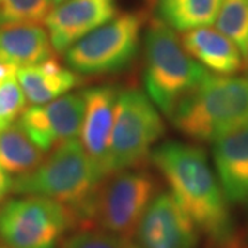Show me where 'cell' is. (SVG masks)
I'll list each match as a JSON object with an SVG mask.
<instances>
[{
  "label": "cell",
  "mask_w": 248,
  "mask_h": 248,
  "mask_svg": "<svg viewBox=\"0 0 248 248\" xmlns=\"http://www.w3.org/2000/svg\"><path fill=\"white\" fill-rule=\"evenodd\" d=\"M217 29L239 47L246 60L248 53V0H222L217 16Z\"/></svg>",
  "instance_id": "cell-19"
},
{
  "label": "cell",
  "mask_w": 248,
  "mask_h": 248,
  "mask_svg": "<svg viewBox=\"0 0 248 248\" xmlns=\"http://www.w3.org/2000/svg\"><path fill=\"white\" fill-rule=\"evenodd\" d=\"M170 120L186 138L213 143L248 124V76L211 75L186 95Z\"/></svg>",
  "instance_id": "cell-3"
},
{
  "label": "cell",
  "mask_w": 248,
  "mask_h": 248,
  "mask_svg": "<svg viewBox=\"0 0 248 248\" xmlns=\"http://www.w3.org/2000/svg\"><path fill=\"white\" fill-rule=\"evenodd\" d=\"M116 14V0H63L58 3L45 19L54 51L65 53Z\"/></svg>",
  "instance_id": "cell-11"
},
{
  "label": "cell",
  "mask_w": 248,
  "mask_h": 248,
  "mask_svg": "<svg viewBox=\"0 0 248 248\" xmlns=\"http://www.w3.org/2000/svg\"><path fill=\"white\" fill-rule=\"evenodd\" d=\"M17 80L31 105H42L71 93L79 86L80 76L63 66L55 57L17 69Z\"/></svg>",
  "instance_id": "cell-15"
},
{
  "label": "cell",
  "mask_w": 248,
  "mask_h": 248,
  "mask_svg": "<svg viewBox=\"0 0 248 248\" xmlns=\"http://www.w3.org/2000/svg\"><path fill=\"white\" fill-rule=\"evenodd\" d=\"M27 98L17 80V75L0 83V130L9 127L27 109Z\"/></svg>",
  "instance_id": "cell-22"
},
{
  "label": "cell",
  "mask_w": 248,
  "mask_h": 248,
  "mask_svg": "<svg viewBox=\"0 0 248 248\" xmlns=\"http://www.w3.org/2000/svg\"><path fill=\"white\" fill-rule=\"evenodd\" d=\"M13 192V178L0 167V205L6 202L7 196Z\"/></svg>",
  "instance_id": "cell-23"
},
{
  "label": "cell",
  "mask_w": 248,
  "mask_h": 248,
  "mask_svg": "<svg viewBox=\"0 0 248 248\" xmlns=\"http://www.w3.org/2000/svg\"><path fill=\"white\" fill-rule=\"evenodd\" d=\"M60 248H138L135 240L99 229H80L62 241Z\"/></svg>",
  "instance_id": "cell-21"
},
{
  "label": "cell",
  "mask_w": 248,
  "mask_h": 248,
  "mask_svg": "<svg viewBox=\"0 0 248 248\" xmlns=\"http://www.w3.org/2000/svg\"><path fill=\"white\" fill-rule=\"evenodd\" d=\"M46 159L18 123L0 130V167L10 175H25Z\"/></svg>",
  "instance_id": "cell-17"
},
{
  "label": "cell",
  "mask_w": 248,
  "mask_h": 248,
  "mask_svg": "<svg viewBox=\"0 0 248 248\" xmlns=\"http://www.w3.org/2000/svg\"><path fill=\"white\" fill-rule=\"evenodd\" d=\"M0 248H6V247H4V246H3V244L0 243Z\"/></svg>",
  "instance_id": "cell-28"
},
{
  "label": "cell",
  "mask_w": 248,
  "mask_h": 248,
  "mask_svg": "<svg viewBox=\"0 0 248 248\" xmlns=\"http://www.w3.org/2000/svg\"><path fill=\"white\" fill-rule=\"evenodd\" d=\"M246 241H247V246H248V232H247V236H246Z\"/></svg>",
  "instance_id": "cell-27"
},
{
  "label": "cell",
  "mask_w": 248,
  "mask_h": 248,
  "mask_svg": "<svg viewBox=\"0 0 248 248\" xmlns=\"http://www.w3.org/2000/svg\"><path fill=\"white\" fill-rule=\"evenodd\" d=\"M166 131L160 110L140 89L119 91L108 152L109 175L141 167Z\"/></svg>",
  "instance_id": "cell-5"
},
{
  "label": "cell",
  "mask_w": 248,
  "mask_h": 248,
  "mask_svg": "<svg viewBox=\"0 0 248 248\" xmlns=\"http://www.w3.org/2000/svg\"><path fill=\"white\" fill-rule=\"evenodd\" d=\"M179 39L186 53L208 72L232 76L246 69V60L239 47L218 29L196 28L184 32Z\"/></svg>",
  "instance_id": "cell-14"
},
{
  "label": "cell",
  "mask_w": 248,
  "mask_h": 248,
  "mask_svg": "<svg viewBox=\"0 0 248 248\" xmlns=\"http://www.w3.org/2000/svg\"><path fill=\"white\" fill-rule=\"evenodd\" d=\"M246 69L248 71V53H247V55H246Z\"/></svg>",
  "instance_id": "cell-25"
},
{
  "label": "cell",
  "mask_w": 248,
  "mask_h": 248,
  "mask_svg": "<svg viewBox=\"0 0 248 248\" xmlns=\"http://www.w3.org/2000/svg\"><path fill=\"white\" fill-rule=\"evenodd\" d=\"M210 72L186 53L174 29L152 18L143 40V84L160 112L171 117Z\"/></svg>",
  "instance_id": "cell-4"
},
{
  "label": "cell",
  "mask_w": 248,
  "mask_h": 248,
  "mask_svg": "<svg viewBox=\"0 0 248 248\" xmlns=\"http://www.w3.org/2000/svg\"><path fill=\"white\" fill-rule=\"evenodd\" d=\"M143 24V16L138 13L116 16L63 53L66 66L86 76L123 71L138 53Z\"/></svg>",
  "instance_id": "cell-7"
},
{
  "label": "cell",
  "mask_w": 248,
  "mask_h": 248,
  "mask_svg": "<svg viewBox=\"0 0 248 248\" xmlns=\"http://www.w3.org/2000/svg\"><path fill=\"white\" fill-rule=\"evenodd\" d=\"M134 240L138 248H199L200 234L170 192H159Z\"/></svg>",
  "instance_id": "cell-10"
},
{
  "label": "cell",
  "mask_w": 248,
  "mask_h": 248,
  "mask_svg": "<svg viewBox=\"0 0 248 248\" xmlns=\"http://www.w3.org/2000/svg\"><path fill=\"white\" fill-rule=\"evenodd\" d=\"M17 66L9 65L4 62H0V83H3L6 79H9L11 76L17 75Z\"/></svg>",
  "instance_id": "cell-24"
},
{
  "label": "cell",
  "mask_w": 248,
  "mask_h": 248,
  "mask_svg": "<svg viewBox=\"0 0 248 248\" xmlns=\"http://www.w3.org/2000/svg\"><path fill=\"white\" fill-rule=\"evenodd\" d=\"M157 193V181L148 170L137 167L109 175L95 195L89 229L134 239Z\"/></svg>",
  "instance_id": "cell-6"
},
{
  "label": "cell",
  "mask_w": 248,
  "mask_h": 248,
  "mask_svg": "<svg viewBox=\"0 0 248 248\" xmlns=\"http://www.w3.org/2000/svg\"><path fill=\"white\" fill-rule=\"evenodd\" d=\"M53 4V0H0V27L42 24Z\"/></svg>",
  "instance_id": "cell-20"
},
{
  "label": "cell",
  "mask_w": 248,
  "mask_h": 248,
  "mask_svg": "<svg viewBox=\"0 0 248 248\" xmlns=\"http://www.w3.org/2000/svg\"><path fill=\"white\" fill-rule=\"evenodd\" d=\"M213 163L231 205L248 207V124L213 142Z\"/></svg>",
  "instance_id": "cell-13"
},
{
  "label": "cell",
  "mask_w": 248,
  "mask_h": 248,
  "mask_svg": "<svg viewBox=\"0 0 248 248\" xmlns=\"http://www.w3.org/2000/svg\"><path fill=\"white\" fill-rule=\"evenodd\" d=\"M222 0H157V16L171 29L186 32L217 19Z\"/></svg>",
  "instance_id": "cell-18"
},
{
  "label": "cell",
  "mask_w": 248,
  "mask_h": 248,
  "mask_svg": "<svg viewBox=\"0 0 248 248\" xmlns=\"http://www.w3.org/2000/svg\"><path fill=\"white\" fill-rule=\"evenodd\" d=\"M83 112V93H68L51 102L27 108L18 117V124L31 141L47 153L79 137Z\"/></svg>",
  "instance_id": "cell-9"
},
{
  "label": "cell",
  "mask_w": 248,
  "mask_h": 248,
  "mask_svg": "<svg viewBox=\"0 0 248 248\" xmlns=\"http://www.w3.org/2000/svg\"><path fill=\"white\" fill-rule=\"evenodd\" d=\"M76 228L71 211L40 196H21L0 205V243L6 248H60Z\"/></svg>",
  "instance_id": "cell-8"
},
{
  "label": "cell",
  "mask_w": 248,
  "mask_h": 248,
  "mask_svg": "<svg viewBox=\"0 0 248 248\" xmlns=\"http://www.w3.org/2000/svg\"><path fill=\"white\" fill-rule=\"evenodd\" d=\"M104 181L76 138L53 149L33 171L14 178L11 193L58 202L71 211L76 228L89 229L91 207Z\"/></svg>",
  "instance_id": "cell-2"
},
{
  "label": "cell",
  "mask_w": 248,
  "mask_h": 248,
  "mask_svg": "<svg viewBox=\"0 0 248 248\" xmlns=\"http://www.w3.org/2000/svg\"><path fill=\"white\" fill-rule=\"evenodd\" d=\"M54 4H58V3H61V1H63V0H53Z\"/></svg>",
  "instance_id": "cell-26"
},
{
  "label": "cell",
  "mask_w": 248,
  "mask_h": 248,
  "mask_svg": "<svg viewBox=\"0 0 248 248\" xmlns=\"http://www.w3.org/2000/svg\"><path fill=\"white\" fill-rule=\"evenodd\" d=\"M84 112L80 127V143L99 177L107 179L108 152L115 120L119 90L113 86H98L83 91Z\"/></svg>",
  "instance_id": "cell-12"
},
{
  "label": "cell",
  "mask_w": 248,
  "mask_h": 248,
  "mask_svg": "<svg viewBox=\"0 0 248 248\" xmlns=\"http://www.w3.org/2000/svg\"><path fill=\"white\" fill-rule=\"evenodd\" d=\"M151 159L207 247L248 248L204 149L187 142L167 141L152 151Z\"/></svg>",
  "instance_id": "cell-1"
},
{
  "label": "cell",
  "mask_w": 248,
  "mask_h": 248,
  "mask_svg": "<svg viewBox=\"0 0 248 248\" xmlns=\"http://www.w3.org/2000/svg\"><path fill=\"white\" fill-rule=\"evenodd\" d=\"M54 53L47 29L40 24L0 27V62L22 68L53 58Z\"/></svg>",
  "instance_id": "cell-16"
}]
</instances>
